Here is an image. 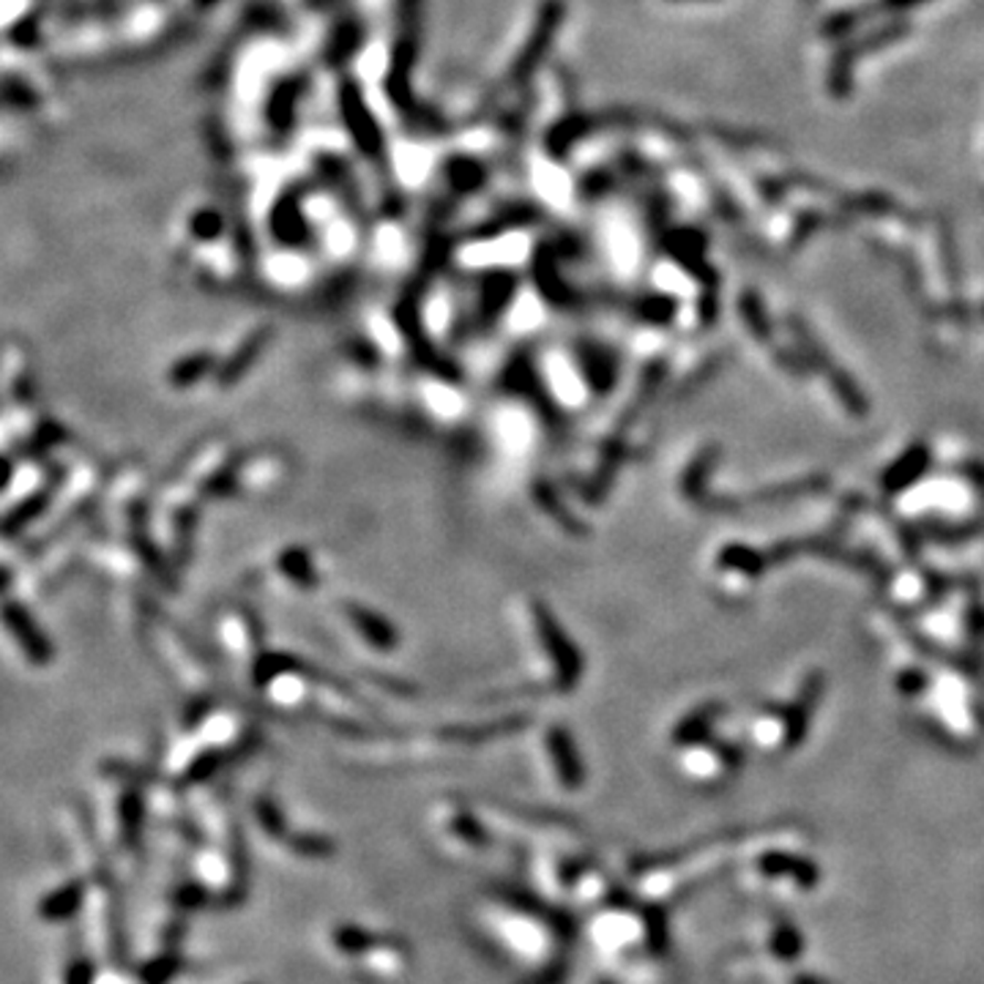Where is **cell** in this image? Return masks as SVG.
<instances>
[{
    "instance_id": "6da1fadb",
    "label": "cell",
    "mask_w": 984,
    "mask_h": 984,
    "mask_svg": "<svg viewBox=\"0 0 984 984\" xmlns=\"http://www.w3.org/2000/svg\"><path fill=\"white\" fill-rule=\"evenodd\" d=\"M0 624L9 629L11 640L17 643V649L25 654V660L31 665L44 667L50 665L55 649H52V640L46 638V632L39 626V621L33 619L31 610L20 602H3L0 604Z\"/></svg>"
},
{
    "instance_id": "7a4b0ae2",
    "label": "cell",
    "mask_w": 984,
    "mask_h": 984,
    "mask_svg": "<svg viewBox=\"0 0 984 984\" xmlns=\"http://www.w3.org/2000/svg\"><path fill=\"white\" fill-rule=\"evenodd\" d=\"M83 894H85L83 881L63 883V887H58L55 892H50L42 902H39V916L46 919V922H66V919H72L74 913L80 911V905H83Z\"/></svg>"
},
{
    "instance_id": "3957f363",
    "label": "cell",
    "mask_w": 984,
    "mask_h": 984,
    "mask_svg": "<svg viewBox=\"0 0 984 984\" xmlns=\"http://www.w3.org/2000/svg\"><path fill=\"white\" fill-rule=\"evenodd\" d=\"M46 504H50V495H46L44 490L31 495V498L20 500V504H17L14 509H11L9 515L0 520V534H3V537H17L22 528H28L33 520H39V517L44 515Z\"/></svg>"
},
{
    "instance_id": "277c9868",
    "label": "cell",
    "mask_w": 984,
    "mask_h": 984,
    "mask_svg": "<svg viewBox=\"0 0 984 984\" xmlns=\"http://www.w3.org/2000/svg\"><path fill=\"white\" fill-rule=\"evenodd\" d=\"M66 984H93V971L85 960H74L66 971Z\"/></svg>"
},
{
    "instance_id": "5b68a950",
    "label": "cell",
    "mask_w": 984,
    "mask_h": 984,
    "mask_svg": "<svg viewBox=\"0 0 984 984\" xmlns=\"http://www.w3.org/2000/svg\"><path fill=\"white\" fill-rule=\"evenodd\" d=\"M11 476H14V465H11V459L6 454H0V493L9 487Z\"/></svg>"
},
{
    "instance_id": "8992f818",
    "label": "cell",
    "mask_w": 984,
    "mask_h": 984,
    "mask_svg": "<svg viewBox=\"0 0 984 984\" xmlns=\"http://www.w3.org/2000/svg\"><path fill=\"white\" fill-rule=\"evenodd\" d=\"M916 3H924V0H887L889 9H908V6H916Z\"/></svg>"
},
{
    "instance_id": "52a82bcc",
    "label": "cell",
    "mask_w": 984,
    "mask_h": 984,
    "mask_svg": "<svg viewBox=\"0 0 984 984\" xmlns=\"http://www.w3.org/2000/svg\"><path fill=\"white\" fill-rule=\"evenodd\" d=\"M9 586H11V574H9V569L0 567V593H3Z\"/></svg>"
}]
</instances>
